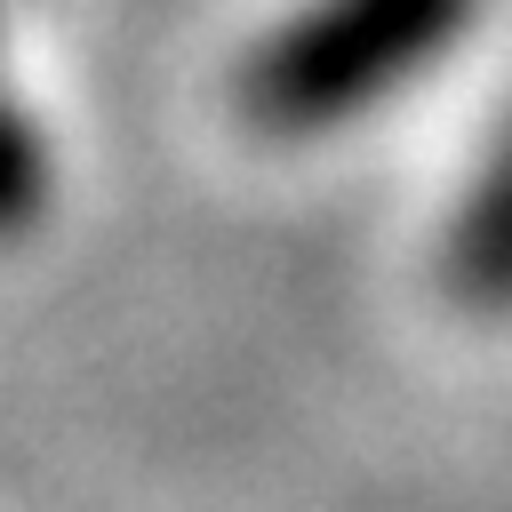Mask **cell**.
<instances>
[{"instance_id": "cell-1", "label": "cell", "mask_w": 512, "mask_h": 512, "mask_svg": "<svg viewBox=\"0 0 512 512\" xmlns=\"http://www.w3.org/2000/svg\"><path fill=\"white\" fill-rule=\"evenodd\" d=\"M488 0H296L232 72V104L256 136H344L432 64H448Z\"/></svg>"}, {"instance_id": "cell-2", "label": "cell", "mask_w": 512, "mask_h": 512, "mask_svg": "<svg viewBox=\"0 0 512 512\" xmlns=\"http://www.w3.org/2000/svg\"><path fill=\"white\" fill-rule=\"evenodd\" d=\"M440 288L464 312H512V136L480 160V176L456 192L440 224Z\"/></svg>"}, {"instance_id": "cell-3", "label": "cell", "mask_w": 512, "mask_h": 512, "mask_svg": "<svg viewBox=\"0 0 512 512\" xmlns=\"http://www.w3.org/2000/svg\"><path fill=\"white\" fill-rule=\"evenodd\" d=\"M40 184H48L40 136L24 128V112H16V104H0V232H16V224L40 208Z\"/></svg>"}]
</instances>
